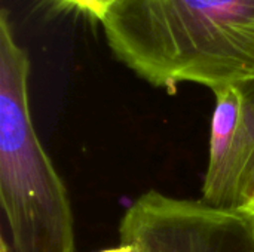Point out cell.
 <instances>
[{
  "label": "cell",
  "mask_w": 254,
  "mask_h": 252,
  "mask_svg": "<svg viewBox=\"0 0 254 252\" xmlns=\"http://www.w3.org/2000/svg\"><path fill=\"white\" fill-rule=\"evenodd\" d=\"M30 59L0 13V201L13 252H74L68 192L45 151L28 104Z\"/></svg>",
  "instance_id": "obj_2"
},
{
  "label": "cell",
  "mask_w": 254,
  "mask_h": 252,
  "mask_svg": "<svg viewBox=\"0 0 254 252\" xmlns=\"http://www.w3.org/2000/svg\"><path fill=\"white\" fill-rule=\"evenodd\" d=\"M214 97L202 201L214 208L241 209L244 177L254 149L253 129L238 86L214 92Z\"/></svg>",
  "instance_id": "obj_4"
},
{
  "label": "cell",
  "mask_w": 254,
  "mask_h": 252,
  "mask_svg": "<svg viewBox=\"0 0 254 252\" xmlns=\"http://www.w3.org/2000/svg\"><path fill=\"white\" fill-rule=\"evenodd\" d=\"M101 25L112 53L152 86L214 94L254 79V0H119Z\"/></svg>",
  "instance_id": "obj_1"
},
{
  "label": "cell",
  "mask_w": 254,
  "mask_h": 252,
  "mask_svg": "<svg viewBox=\"0 0 254 252\" xmlns=\"http://www.w3.org/2000/svg\"><path fill=\"white\" fill-rule=\"evenodd\" d=\"M119 241L140 252H254V215L150 190L125 211Z\"/></svg>",
  "instance_id": "obj_3"
},
{
  "label": "cell",
  "mask_w": 254,
  "mask_h": 252,
  "mask_svg": "<svg viewBox=\"0 0 254 252\" xmlns=\"http://www.w3.org/2000/svg\"><path fill=\"white\" fill-rule=\"evenodd\" d=\"M57 1L68 9L85 13L86 16H89L101 24V21L110 12V9L119 0H57Z\"/></svg>",
  "instance_id": "obj_6"
},
{
  "label": "cell",
  "mask_w": 254,
  "mask_h": 252,
  "mask_svg": "<svg viewBox=\"0 0 254 252\" xmlns=\"http://www.w3.org/2000/svg\"><path fill=\"white\" fill-rule=\"evenodd\" d=\"M241 94H243V100H244V107H246V113L249 116L252 129H253L254 137V79L243 83L238 86ZM254 201V149L249 168L246 171V177H244V186H243V206L241 211H246L252 202Z\"/></svg>",
  "instance_id": "obj_5"
},
{
  "label": "cell",
  "mask_w": 254,
  "mask_h": 252,
  "mask_svg": "<svg viewBox=\"0 0 254 252\" xmlns=\"http://www.w3.org/2000/svg\"><path fill=\"white\" fill-rule=\"evenodd\" d=\"M100 252H140L138 248H135L134 245H128V244H119L115 248H109V250H103Z\"/></svg>",
  "instance_id": "obj_7"
},
{
  "label": "cell",
  "mask_w": 254,
  "mask_h": 252,
  "mask_svg": "<svg viewBox=\"0 0 254 252\" xmlns=\"http://www.w3.org/2000/svg\"><path fill=\"white\" fill-rule=\"evenodd\" d=\"M246 212H250V214H253V215H254V201L252 202V205H250V206H249V208L246 209Z\"/></svg>",
  "instance_id": "obj_8"
}]
</instances>
